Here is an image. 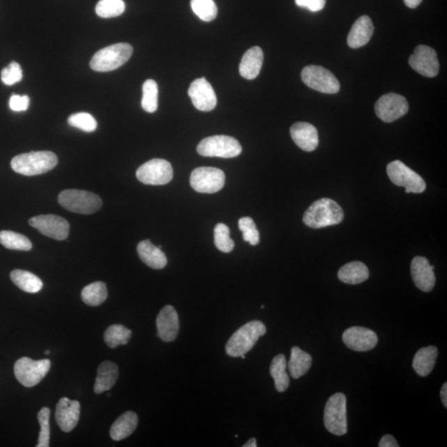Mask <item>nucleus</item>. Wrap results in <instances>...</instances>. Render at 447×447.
<instances>
[{
    "mask_svg": "<svg viewBox=\"0 0 447 447\" xmlns=\"http://www.w3.org/2000/svg\"><path fill=\"white\" fill-rule=\"evenodd\" d=\"M344 220V212L338 204L330 198L315 201L306 210L304 222L313 229L339 225Z\"/></svg>",
    "mask_w": 447,
    "mask_h": 447,
    "instance_id": "nucleus-1",
    "label": "nucleus"
},
{
    "mask_svg": "<svg viewBox=\"0 0 447 447\" xmlns=\"http://www.w3.org/2000/svg\"><path fill=\"white\" fill-rule=\"evenodd\" d=\"M58 164V157L50 151L23 153L15 157L11 161L12 168L15 173L28 177L49 172Z\"/></svg>",
    "mask_w": 447,
    "mask_h": 447,
    "instance_id": "nucleus-2",
    "label": "nucleus"
},
{
    "mask_svg": "<svg viewBox=\"0 0 447 447\" xmlns=\"http://www.w3.org/2000/svg\"><path fill=\"white\" fill-rule=\"evenodd\" d=\"M267 329L260 321H252L241 327L230 337L226 345L228 356L237 358L253 349L260 337L266 334Z\"/></svg>",
    "mask_w": 447,
    "mask_h": 447,
    "instance_id": "nucleus-3",
    "label": "nucleus"
},
{
    "mask_svg": "<svg viewBox=\"0 0 447 447\" xmlns=\"http://www.w3.org/2000/svg\"><path fill=\"white\" fill-rule=\"evenodd\" d=\"M132 54L133 47L129 43H116L96 52L91 61V68L95 72H111L122 67Z\"/></svg>",
    "mask_w": 447,
    "mask_h": 447,
    "instance_id": "nucleus-4",
    "label": "nucleus"
},
{
    "mask_svg": "<svg viewBox=\"0 0 447 447\" xmlns=\"http://www.w3.org/2000/svg\"><path fill=\"white\" fill-rule=\"evenodd\" d=\"M58 203L69 212L82 214H94L102 207V201L99 196L82 190L70 189L61 191Z\"/></svg>",
    "mask_w": 447,
    "mask_h": 447,
    "instance_id": "nucleus-5",
    "label": "nucleus"
},
{
    "mask_svg": "<svg viewBox=\"0 0 447 447\" xmlns=\"http://www.w3.org/2000/svg\"><path fill=\"white\" fill-rule=\"evenodd\" d=\"M324 424L329 432L336 436L347 433L346 417V397L343 393H336L329 398L324 410Z\"/></svg>",
    "mask_w": 447,
    "mask_h": 447,
    "instance_id": "nucleus-6",
    "label": "nucleus"
},
{
    "mask_svg": "<svg viewBox=\"0 0 447 447\" xmlns=\"http://www.w3.org/2000/svg\"><path fill=\"white\" fill-rule=\"evenodd\" d=\"M197 152L204 157H217L231 159L240 155L242 147L237 139L230 136L216 135L201 140Z\"/></svg>",
    "mask_w": 447,
    "mask_h": 447,
    "instance_id": "nucleus-7",
    "label": "nucleus"
},
{
    "mask_svg": "<svg viewBox=\"0 0 447 447\" xmlns=\"http://www.w3.org/2000/svg\"><path fill=\"white\" fill-rule=\"evenodd\" d=\"M388 176L394 185L405 187L406 194H423L426 182L417 173L401 161H393L387 166Z\"/></svg>",
    "mask_w": 447,
    "mask_h": 447,
    "instance_id": "nucleus-8",
    "label": "nucleus"
},
{
    "mask_svg": "<svg viewBox=\"0 0 447 447\" xmlns=\"http://www.w3.org/2000/svg\"><path fill=\"white\" fill-rule=\"evenodd\" d=\"M50 369L49 359L33 361L28 357H22L15 363V375L21 384L31 388L40 383Z\"/></svg>",
    "mask_w": 447,
    "mask_h": 447,
    "instance_id": "nucleus-9",
    "label": "nucleus"
},
{
    "mask_svg": "<svg viewBox=\"0 0 447 447\" xmlns=\"http://www.w3.org/2000/svg\"><path fill=\"white\" fill-rule=\"evenodd\" d=\"M301 76L311 89L325 94H336L340 91V82L335 74L320 65H308L302 70Z\"/></svg>",
    "mask_w": 447,
    "mask_h": 447,
    "instance_id": "nucleus-10",
    "label": "nucleus"
},
{
    "mask_svg": "<svg viewBox=\"0 0 447 447\" xmlns=\"http://www.w3.org/2000/svg\"><path fill=\"white\" fill-rule=\"evenodd\" d=\"M226 182L223 171L210 166H201L191 174L190 183L194 189L200 194H216L221 191Z\"/></svg>",
    "mask_w": 447,
    "mask_h": 447,
    "instance_id": "nucleus-11",
    "label": "nucleus"
},
{
    "mask_svg": "<svg viewBox=\"0 0 447 447\" xmlns=\"http://www.w3.org/2000/svg\"><path fill=\"white\" fill-rule=\"evenodd\" d=\"M136 177L139 182L146 184V185H166L173 180V166L166 160L152 159L139 166L136 172Z\"/></svg>",
    "mask_w": 447,
    "mask_h": 447,
    "instance_id": "nucleus-12",
    "label": "nucleus"
},
{
    "mask_svg": "<svg viewBox=\"0 0 447 447\" xmlns=\"http://www.w3.org/2000/svg\"><path fill=\"white\" fill-rule=\"evenodd\" d=\"M376 116L381 120L392 123L405 116L409 105L405 96L389 93L381 96L375 104Z\"/></svg>",
    "mask_w": 447,
    "mask_h": 447,
    "instance_id": "nucleus-13",
    "label": "nucleus"
},
{
    "mask_svg": "<svg viewBox=\"0 0 447 447\" xmlns=\"http://www.w3.org/2000/svg\"><path fill=\"white\" fill-rule=\"evenodd\" d=\"M29 225L48 238L64 240L69 235L68 221L55 214H42L33 217L29 220Z\"/></svg>",
    "mask_w": 447,
    "mask_h": 447,
    "instance_id": "nucleus-14",
    "label": "nucleus"
},
{
    "mask_svg": "<svg viewBox=\"0 0 447 447\" xmlns=\"http://www.w3.org/2000/svg\"><path fill=\"white\" fill-rule=\"evenodd\" d=\"M409 63L415 72L423 77H435L439 73L440 65L437 52L430 47L419 45L416 47Z\"/></svg>",
    "mask_w": 447,
    "mask_h": 447,
    "instance_id": "nucleus-15",
    "label": "nucleus"
},
{
    "mask_svg": "<svg viewBox=\"0 0 447 447\" xmlns=\"http://www.w3.org/2000/svg\"><path fill=\"white\" fill-rule=\"evenodd\" d=\"M343 343L354 352H366L378 344V336L374 331L362 327H352L345 330L343 335Z\"/></svg>",
    "mask_w": 447,
    "mask_h": 447,
    "instance_id": "nucleus-16",
    "label": "nucleus"
},
{
    "mask_svg": "<svg viewBox=\"0 0 447 447\" xmlns=\"http://www.w3.org/2000/svg\"><path fill=\"white\" fill-rule=\"evenodd\" d=\"M188 95L194 107L201 111H212L216 108L217 98L213 87L203 77L196 79L191 83Z\"/></svg>",
    "mask_w": 447,
    "mask_h": 447,
    "instance_id": "nucleus-17",
    "label": "nucleus"
},
{
    "mask_svg": "<svg viewBox=\"0 0 447 447\" xmlns=\"http://www.w3.org/2000/svg\"><path fill=\"white\" fill-rule=\"evenodd\" d=\"M80 414V402L68 398H61L56 407V421L61 431L72 432L77 427Z\"/></svg>",
    "mask_w": 447,
    "mask_h": 447,
    "instance_id": "nucleus-18",
    "label": "nucleus"
},
{
    "mask_svg": "<svg viewBox=\"0 0 447 447\" xmlns=\"http://www.w3.org/2000/svg\"><path fill=\"white\" fill-rule=\"evenodd\" d=\"M157 336L164 343H173L176 340L179 332V318L177 311L173 306H166L157 315Z\"/></svg>",
    "mask_w": 447,
    "mask_h": 447,
    "instance_id": "nucleus-19",
    "label": "nucleus"
},
{
    "mask_svg": "<svg viewBox=\"0 0 447 447\" xmlns=\"http://www.w3.org/2000/svg\"><path fill=\"white\" fill-rule=\"evenodd\" d=\"M411 274L415 286L421 291L431 292L435 286L436 276L426 258L415 257L411 264Z\"/></svg>",
    "mask_w": 447,
    "mask_h": 447,
    "instance_id": "nucleus-20",
    "label": "nucleus"
},
{
    "mask_svg": "<svg viewBox=\"0 0 447 447\" xmlns=\"http://www.w3.org/2000/svg\"><path fill=\"white\" fill-rule=\"evenodd\" d=\"M291 137L302 150L313 152L318 147L317 130L309 123L297 122L291 127Z\"/></svg>",
    "mask_w": 447,
    "mask_h": 447,
    "instance_id": "nucleus-21",
    "label": "nucleus"
},
{
    "mask_svg": "<svg viewBox=\"0 0 447 447\" xmlns=\"http://www.w3.org/2000/svg\"><path fill=\"white\" fill-rule=\"evenodd\" d=\"M374 31L375 27L370 17L363 15L359 17L348 35V46L353 49L366 46L370 42Z\"/></svg>",
    "mask_w": 447,
    "mask_h": 447,
    "instance_id": "nucleus-22",
    "label": "nucleus"
},
{
    "mask_svg": "<svg viewBox=\"0 0 447 447\" xmlns=\"http://www.w3.org/2000/svg\"><path fill=\"white\" fill-rule=\"evenodd\" d=\"M262 63H264V52L260 47H253L245 52L240 64V73L247 80H253L260 74Z\"/></svg>",
    "mask_w": 447,
    "mask_h": 447,
    "instance_id": "nucleus-23",
    "label": "nucleus"
},
{
    "mask_svg": "<svg viewBox=\"0 0 447 447\" xmlns=\"http://www.w3.org/2000/svg\"><path fill=\"white\" fill-rule=\"evenodd\" d=\"M137 251L140 260L151 269H162L168 264L164 253L153 245L150 240L141 241L138 244Z\"/></svg>",
    "mask_w": 447,
    "mask_h": 447,
    "instance_id": "nucleus-24",
    "label": "nucleus"
},
{
    "mask_svg": "<svg viewBox=\"0 0 447 447\" xmlns=\"http://www.w3.org/2000/svg\"><path fill=\"white\" fill-rule=\"evenodd\" d=\"M119 377V368L115 363L104 361L100 363L96 376L94 391L100 394L111 390Z\"/></svg>",
    "mask_w": 447,
    "mask_h": 447,
    "instance_id": "nucleus-25",
    "label": "nucleus"
},
{
    "mask_svg": "<svg viewBox=\"0 0 447 447\" xmlns=\"http://www.w3.org/2000/svg\"><path fill=\"white\" fill-rule=\"evenodd\" d=\"M138 423V415L132 411H126L113 423L109 432L112 439L119 441L129 437L137 428Z\"/></svg>",
    "mask_w": 447,
    "mask_h": 447,
    "instance_id": "nucleus-26",
    "label": "nucleus"
},
{
    "mask_svg": "<svg viewBox=\"0 0 447 447\" xmlns=\"http://www.w3.org/2000/svg\"><path fill=\"white\" fill-rule=\"evenodd\" d=\"M438 356L436 346L430 345L420 349L416 353L413 361V368L421 377H427L431 374L435 367Z\"/></svg>",
    "mask_w": 447,
    "mask_h": 447,
    "instance_id": "nucleus-27",
    "label": "nucleus"
},
{
    "mask_svg": "<svg viewBox=\"0 0 447 447\" xmlns=\"http://www.w3.org/2000/svg\"><path fill=\"white\" fill-rule=\"evenodd\" d=\"M337 275L341 282L356 285L366 281L370 277V272L365 264L354 261L341 267Z\"/></svg>",
    "mask_w": 447,
    "mask_h": 447,
    "instance_id": "nucleus-28",
    "label": "nucleus"
},
{
    "mask_svg": "<svg viewBox=\"0 0 447 447\" xmlns=\"http://www.w3.org/2000/svg\"><path fill=\"white\" fill-rule=\"evenodd\" d=\"M312 363L313 358L311 354L297 346L292 348L290 361L287 365L292 378L297 379L305 375L312 367Z\"/></svg>",
    "mask_w": 447,
    "mask_h": 447,
    "instance_id": "nucleus-29",
    "label": "nucleus"
},
{
    "mask_svg": "<svg viewBox=\"0 0 447 447\" xmlns=\"http://www.w3.org/2000/svg\"><path fill=\"white\" fill-rule=\"evenodd\" d=\"M287 359L284 354H278L271 362L269 372L274 380L275 388L279 393L286 391L290 384V379L286 371Z\"/></svg>",
    "mask_w": 447,
    "mask_h": 447,
    "instance_id": "nucleus-30",
    "label": "nucleus"
},
{
    "mask_svg": "<svg viewBox=\"0 0 447 447\" xmlns=\"http://www.w3.org/2000/svg\"><path fill=\"white\" fill-rule=\"evenodd\" d=\"M10 278L17 288L26 292L36 293L43 287L42 280L28 271L15 269L12 271Z\"/></svg>",
    "mask_w": 447,
    "mask_h": 447,
    "instance_id": "nucleus-31",
    "label": "nucleus"
},
{
    "mask_svg": "<svg viewBox=\"0 0 447 447\" xmlns=\"http://www.w3.org/2000/svg\"><path fill=\"white\" fill-rule=\"evenodd\" d=\"M107 297V285L103 282H95L87 285L81 292L82 301L91 306L102 305Z\"/></svg>",
    "mask_w": 447,
    "mask_h": 447,
    "instance_id": "nucleus-32",
    "label": "nucleus"
},
{
    "mask_svg": "<svg viewBox=\"0 0 447 447\" xmlns=\"http://www.w3.org/2000/svg\"><path fill=\"white\" fill-rule=\"evenodd\" d=\"M0 244L13 251H29L33 244L25 235L10 230L0 232Z\"/></svg>",
    "mask_w": 447,
    "mask_h": 447,
    "instance_id": "nucleus-33",
    "label": "nucleus"
},
{
    "mask_svg": "<svg viewBox=\"0 0 447 447\" xmlns=\"http://www.w3.org/2000/svg\"><path fill=\"white\" fill-rule=\"evenodd\" d=\"M131 336H132V331L130 329L116 324V325H112L107 329L104 339L109 347L113 349L119 345L128 344Z\"/></svg>",
    "mask_w": 447,
    "mask_h": 447,
    "instance_id": "nucleus-34",
    "label": "nucleus"
},
{
    "mask_svg": "<svg viewBox=\"0 0 447 447\" xmlns=\"http://www.w3.org/2000/svg\"><path fill=\"white\" fill-rule=\"evenodd\" d=\"M159 86L149 79L143 85L142 107L148 113H155L159 107Z\"/></svg>",
    "mask_w": 447,
    "mask_h": 447,
    "instance_id": "nucleus-35",
    "label": "nucleus"
},
{
    "mask_svg": "<svg viewBox=\"0 0 447 447\" xmlns=\"http://www.w3.org/2000/svg\"><path fill=\"white\" fill-rule=\"evenodd\" d=\"M125 11L124 0H100L95 7L96 14L103 19L120 16Z\"/></svg>",
    "mask_w": 447,
    "mask_h": 447,
    "instance_id": "nucleus-36",
    "label": "nucleus"
},
{
    "mask_svg": "<svg viewBox=\"0 0 447 447\" xmlns=\"http://www.w3.org/2000/svg\"><path fill=\"white\" fill-rule=\"evenodd\" d=\"M191 6L195 15L204 22H212L218 15L214 0H191Z\"/></svg>",
    "mask_w": 447,
    "mask_h": 447,
    "instance_id": "nucleus-37",
    "label": "nucleus"
},
{
    "mask_svg": "<svg viewBox=\"0 0 447 447\" xmlns=\"http://www.w3.org/2000/svg\"><path fill=\"white\" fill-rule=\"evenodd\" d=\"M214 244L219 251L230 253L235 248V242L230 235V228L225 224L219 223L214 230Z\"/></svg>",
    "mask_w": 447,
    "mask_h": 447,
    "instance_id": "nucleus-38",
    "label": "nucleus"
},
{
    "mask_svg": "<svg viewBox=\"0 0 447 447\" xmlns=\"http://www.w3.org/2000/svg\"><path fill=\"white\" fill-rule=\"evenodd\" d=\"M68 124L86 133H92L97 129V122L88 113H74L68 118Z\"/></svg>",
    "mask_w": 447,
    "mask_h": 447,
    "instance_id": "nucleus-39",
    "label": "nucleus"
},
{
    "mask_svg": "<svg viewBox=\"0 0 447 447\" xmlns=\"http://www.w3.org/2000/svg\"><path fill=\"white\" fill-rule=\"evenodd\" d=\"M50 414L48 407H43L38 414V420L40 424L41 430L39 432L37 447H48L50 446Z\"/></svg>",
    "mask_w": 447,
    "mask_h": 447,
    "instance_id": "nucleus-40",
    "label": "nucleus"
},
{
    "mask_svg": "<svg viewBox=\"0 0 447 447\" xmlns=\"http://www.w3.org/2000/svg\"><path fill=\"white\" fill-rule=\"evenodd\" d=\"M239 228L243 233V239L251 245L260 243V232H258L256 223L251 217L240 219Z\"/></svg>",
    "mask_w": 447,
    "mask_h": 447,
    "instance_id": "nucleus-41",
    "label": "nucleus"
},
{
    "mask_svg": "<svg viewBox=\"0 0 447 447\" xmlns=\"http://www.w3.org/2000/svg\"><path fill=\"white\" fill-rule=\"evenodd\" d=\"M22 79H23V71H22L20 65L16 61H12L8 67L2 70L1 81L4 85H15L21 81Z\"/></svg>",
    "mask_w": 447,
    "mask_h": 447,
    "instance_id": "nucleus-42",
    "label": "nucleus"
},
{
    "mask_svg": "<svg viewBox=\"0 0 447 447\" xmlns=\"http://www.w3.org/2000/svg\"><path fill=\"white\" fill-rule=\"evenodd\" d=\"M30 99L28 95L13 94L10 100V107L13 111H26L29 107Z\"/></svg>",
    "mask_w": 447,
    "mask_h": 447,
    "instance_id": "nucleus-43",
    "label": "nucleus"
},
{
    "mask_svg": "<svg viewBox=\"0 0 447 447\" xmlns=\"http://www.w3.org/2000/svg\"><path fill=\"white\" fill-rule=\"evenodd\" d=\"M297 6L308 8L312 12L323 10L326 6V0H295Z\"/></svg>",
    "mask_w": 447,
    "mask_h": 447,
    "instance_id": "nucleus-44",
    "label": "nucleus"
},
{
    "mask_svg": "<svg viewBox=\"0 0 447 447\" xmlns=\"http://www.w3.org/2000/svg\"><path fill=\"white\" fill-rule=\"evenodd\" d=\"M379 447H398L395 438L391 435H384L379 441Z\"/></svg>",
    "mask_w": 447,
    "mask_h": 447,
    "instance_id": "nucleus-45",
    "label": "nucleus"
},
{
    "mask_svg": "<svg viewBox=\"0 0 447 447\" xmlns=\"http://www.w3.org/2000/svg\"><path fill=\"white\" fill-rule=\"evenodd\" d=\"M441 400L445 407H447V384L442 385L441 389Z\"/></svg>",
    "mask_w": 447,
    "mask_h": 447,
    "instance_id": "nucleus-46",
    "label": "nucleus"
},
{
    "mask_svg": "<svg viewBox=\"0 0 447 447\" xmlns=\"http://www.w3.org/2000/svg\"><path fill=\"white\" fill-rule=\"evenodd\" d=\"M403 2H405L406 6L410 8H416L420 6V3L423 2V0H403Z\"/></svg>",
    "mask_w": 447,
    "mask_h": 447,
    "instance_id": "nucleus-47",
    "label": "nucleus"
},
{
    "mask_svg": "<svg viewBox=\"0 0 447 447\" xmlns=\"http://www.w3.org/2000/svg\"><path fill=\"white\" fill-rule=\"evenodd\" d=\"M257 446H258L257 441H256V438H254V437L251 438V439H249L246 442V444H245L243 446V447H257Z\"/></svg>",
    "mask_w": 447,
    "mask_h": 447,
    "instance_id": "nucleus-48",
    "label": "nucleus"
},
{
    "mask_svg": "<svg viewBox=\"0 0 447 447\" xmlns=\"http://www.w3.org/2000/svg\"><path fill=\"white\" fill-rule=\"evenodd\" d=\"M45 354H50V350H46Z\"/></svg>",
    "mask_w": 447,
    "mask_h": 447,
    "instance_id": "nucleus-49",
    "label": "nucleus"
}]
</instances>
